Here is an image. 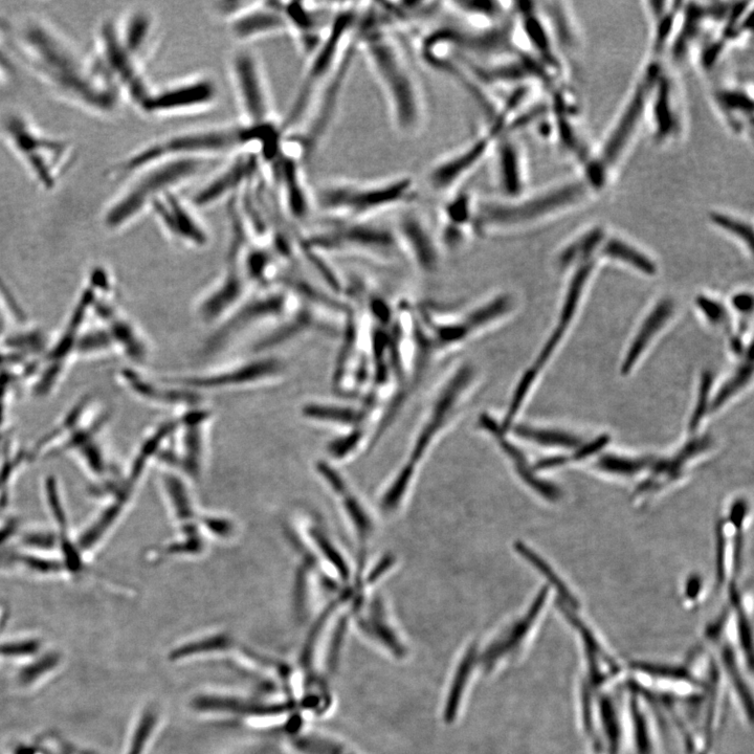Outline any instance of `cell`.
Here are the masks:
<instances>
[{
    "label": "cell",
    "instance_id": "1",
    "mask_svg": "<svg viewBox=\"0 0 754 754\" xmlns=\"http://www.w3.org/2000/svg\"><path fill=\"white\" fill-rule=\"evenodd\" d=\"M357 43L394 131L404 139L423 135L429 124V99L404 35L375 24L363 4Z\"/></svg>",
    "mask_w": 754,
    "mask_h": 754
},
{
    "label": "cell",
    "instance_id": "2",
    "mask_svg": "<svg viewBox=\"0 0 754 754\" xmlns=\"http://www.w3.org/2000/svg\"><path fill=\"white\" fill-rule=\"evenodd\" d=\"M240 151L257 153V131L237 124L207 126L171 133L142 146L128 155L112 170L116 180L147 166L168 161H214L230 158Z\"/></svg>",
    "mask_w": 754,
    "mask_h": 754
},
{
    "label": "cell",
    "instance_id": "3",
    "mask_svg": "<svg viewBox=\"0 0 754 754\" xmlns=\"http://www.w3.org/2000/svg\"><path fill=\"white\" fill-rule=\"evenodd\" d=\"M363 4H337L329 28L316 51L307 58V68L294 101L281 127L286 135L298 132L342 64L357 46Z\"/></svg>",
    "mask_w": 754,
    "mask_h": 754
},
{
    "label": "cell",
    "instance_id": "4",
    "mask_svg": "<svg viewBox=\"0 0 754 754\" xmlns=\"http://www.w3.org/2000/svg\"><path fill=\"white\" fill-rule=\"evenodd\" d=\"M419 195L415 177L399 173L383 179L328 181L315 192V204L329 219L373 220L414 206Z\"/></svg>",
    "mask_w": 754,
    "mask_h": 754
},
{
    "label": "cell",
    "instance_id": "5",
    "mask_svg": "<svg viewBox=\"0 0 754 754\" xmlns=\"http://www.w3.org/2000/svg\"><path fill=\"white\" fill-rule=\"evenodd\" d=\"M208 161L180 160L153 164L126 177L127 185L107 212V224L123 227L150 211L162 196L179 192L208 166Z\"/></svg>",
    "mask_w": 754,
    "mask_h": 754
},
{
    "label": "cell",
    "instance_id": "6",
    "mask_svg": "<svg viewBox=\"0 0 754 754\" xmlns=\"http://www.w3.org/2000/svg\"><path fill=\"white\" fill-rule=\"evenodd\" d=\"M482 384L481 371L470 361L455 363L443 374L432 392L407 468L414 471L415 464L425 456L434 441L471 404Z\"/></svg>",
    "mask_w": 754,
    "mask_h": 754
},
{
    "label": "cell",
    "instance_id": "7",
    "mask_svg": "<svg viewBox=\"0 0 754 754\" xmlns=\"http://www.w3.org/2000/svg\"><path fill=\"white\" fill-rule=\"evenodd\" d=\"M302 240L320 254L345 253L380 261L402 256L394 227L375 224L373 220L329 219L321 230Z\"/></svg>",
    "mask_w": 754,
    "mask_h": 754
},
{
    "label": "cell",
    "instance_id": "8",
    "mask_svg": "<svg viewBox=\"0 0 754 754\" xmlns=\"http://www.w3.org/2000/svg\"><path fill=\"white\" fill-rule=\"evenodd\" d=\"M507 131L510 130L504 123L484 122L467 143L443 154L429 166L424 176L428 190L443 197L468 185L470 177L490 160L497 140Z\"/></svg>",
    "mask_w": 754,
    "mask_h": 754
},
{
    "label": "cell",
    "instance_id": "9",
    "mask_svg": "<svg viewBox=\"0 0 754 754\" xmlns=\"http://www.w3.org/2000/svg\"><path fill=\"white\" fill-rule=\"evenodd\" d=\"M229 73L241 124L258 127L279 122L268 77L256 53L246 48L235 51L229 62Z\"/></svg>",
    "mask_w": 754,
    "mask_h": 754
},
{
    "label": "cell",
    "instance_id": "10",
    "mask_svg": "<svg viewBox=\"0 0 754 754\" xmlns=\"http://www.w3.org/2000/svg\"><path fill=\"white\" fill-rule=\"evenodd\" d=\"M290 302L291 295L285 290L269 291L243 301L230 315L216 324L199 354L206 359L218 356L252 327L282 319L290 313Z\"/></svg>",
    "mask_w": 754,
    "mask_h": 754
},
{
    "label": "cell",
    "instance_id": "11",
    "mask_svg": "<svg viewBox=\"0 0 754 754\" xmlns=\"http://www.w3.org/2000/svg\"><path fill=\"white\" fill-rule=\"evenodd\" d=\"M219 96L216 80L209 75L198 74L175 80L160 88L152 87L140 110L155 118L199 114L213 108Z\"/></svg>",
    "mask_w": 754,
    "mask_h": 754
},
{
    "label": "cell",
    "instance_id": "12",
    "mask_svg": "<svg viewBox=\"0 0 754 754\" xmlns=\"http://www.w3.org/2000/svg\"><path fill=\"white\" fill-rule=\"evenodd\" d=\"M262 166L257 153L237 152L191 194L188 202L195 210H205L233 199L256 182Z\"/></svg>",
    "mask_w": 754,
    "mask_h": 754
},
{
    "label": "cell",
    "instance_id": "13",
    "mask_svg": "<svg viewBox=\"0 0 754 754\" xmlns=\"http://www.w3.org/2000/svg\"><path fill=\"white\" fill-rule=\"evenodd\" d=\"M284 372L282 360L271 354H260L256 359L225 370L186 376L169 383L201 393L263 384L277 379Z\"/></svg>",
    "mask_w": 754,
    "mask_h": 754
},
{
    "label": "cell",
    "instance_id": "14",
    "mask_svg": "<svg viewBox=\"0 0 754 754\" xmlns=\"http://www.w3.org/2000/svg\"><path fill=\"white\" fill-rule=\"evenodd\" d=\"M479 196L465 185L443 196L437 210L436 235L443 252H456L477 238Z\"/></svg>",
    "mask_w": 754,
    "mask_h": 754
},
{
    "label": "cell",
    "instance_id": "15",
    "mask_svg": "<svg viewBox=\"0 0 754 754\" xmlns=\"http://www.w3.org/2000/svg\"><path fill=\"white\" fill-rule=\"evenodd\" d=\"M404 209L398 216L394 230L402 256L423 274H434L439 269L443 252L435 229L423 214L413 209Z\"/></svg>",
    "mask_w": 754,
    "mask_h": 754
},
{
    "label": "cell",
    "instance_id": "16",
    "mask_svg": "<svg viewBox=\"0 0 754 754\" xmlns=\"http://www.w3.org/2000/svg\"><path fill=\"white\" fill-rule=\"evenodd\" d=\"M303 163L284 143L282 152L268 165L283 208L296 221L306 220L316 207L315 192L306 182Z\"/></svg>",
    "mask_w": 754,
    "mask_h": 754
},
{
    "label": "cell",
    "instance_id": "17",
    "mask_svg": "<svg viewBox=\"0 0 754 754\" xmlns=\"http://www.w3.org/2000/svg\"><path fill=\"white\" fill-rule=\"evenodd\" d=\"M161 228L171 238L195 248L208 245L209 234L196 215V210L179 192L168 193L155 202L150 210Z\"/></svg>",
    "mask_w": 754,
    "mask_h": 754
},
{
    "label": "cell",
    "instance_id": "18",
    "mask_svg": "<svg viewBox=\"0 0 754 754\" xmlns=\"http://www.w3.org/2000/svg\"><path fill=\"white\" fill-rule=\"evenodd\" d=\"M492 180L500 199H515L524 194L526 167L522 146L515 131H507L497 140L490 160Z\"/></svg>",
    "mask_w": 754,
    "mask_h": 754
},
{
    "label": "cell",
    "instance_id": "19",
    "mask_svg": "<svg viewBox=\"0 0 754 754\" xmlns=\"http://www.w3.org/2000/svg\"><path fill=\"white\" fill-rule=\"evenodd\" d=\"M6 128L7 132L11 133L15 147L22 157L27 159L37 179L43 186L52 187L56 183L58 169L48 159L58 162V155L62 157L64 151L69 149L68 145L39 137L38 133L29 129L28 124L18 119L8 121Z\"/></svg>",
    "mask_w": 754,
    "mask_h": 754
},
{
    "label": "cell",
    "instance_id": "20",
    "mask_svg": "<svg viewBox=\"0 0 754 754\" xmlns=\"http://www.w3.org/2000/svg\"><path fill=\"white\" fill-rule=\"evenodd\" d=\"M548 592L547 587L543 588L527 613L494 640L480 656L476 655L474 648L470 649L465 655L469 661L473 663L478 660L477 663H480L486 671H492L501 664V661L512 658L520 652L541 615Z\"/></svg>",
    "mask_w": 754,
    "mask_h": 754
},
{
    "label": "cell",
    "instance_id": "21",
    "mask_svg": "<svg viewBox=\"0 0 754 754\" xmlns=\"http://www.w3.org/2000/svg\"><path fill=\"white\" fill-rule=\"evenodd\" d=\"M251 283L239 263L229 262L228 271L196 305V315L205 324L216 325L247 300Z\"/></svg>",
    "mask_w": 754,
    "mask_h": 754
},
{
    "label": "cell",
    "instance_id": "22",
    "mask_svg": "<svg viewBox=\"0 0 754 754\" xmlns=\"http://www.w3.org/2000/svg\"><path fill=\"white\" fill-rule=\"evenodd\" d=\"M322 318V310L302 303L282 318L278 326L257 341L253 347L256 354H269L276 348L312 332H324L337 336L341 329Z\"/></svg>",
    "mask_w": 754,
    "mask_h": 754
},
{
    "label": "cell",
    "instance_id": "23",
    "mask_svg": "<svg viewBox=\"0 0 754 754\" xmlns=\"http://www.w3.org/2000/svg\"><path fill=\"white\" fill-rule=\"evenodd\" d=\"M117 37L127 54L145 69L159 47L158 20L148 10L132 11L119 24L113 22Z\"/></svg>",
    "mask_w": 754,
    "mask_h": 754
},
{
    "label": "cell",
    "instance_id": "24",
    "mask_svg": "<svg viewBox=\"0 0 754 754\" xmlns=\"http://www.w3.org/2000/svg\"><path fill=\"white\" fill-rule=\"evenodd\" d=\"M232 37L240 43L288 34L281 3H255L228 22Z\"/></svg>",
    "mask_w": 754,
    "mask_h": 754
},
{
    "label": "cell",
    "instance_id": "25",
    "mask_svg": "<svg viewBox=\"0 0 754 754\" xmlns=\"http://www.w3.org/2000/svg\"><path fill=\"white\" fill-rule=\"evenodd\" d=\"M628 743L635 754H657L658 739L650 700L628 682L625 696Z\"/></svg>",
    "mask_w": 754,
    "mask_h": 754
},
{
    "label": "cell",
    "instance_id": "26",
    "mask_svg": "<svg viewBox=\"0 0 754 754\" xmlns=\"http://www.w3.org/2000/svg\"><path fill=\"white\" fill-rule=\"evenodd\" d=\"M593 265L594 262L591 259H588L582 262L580 268L576 270L575 274L573 275L570 286L568 288L558 326L556 329H554L553 334L541 350L535 363L529 367L538 374H540L544 366L547 364L548 360L552 356V353L558 347L565 334V331L571 323L575 315L576 308H578L579 306L585 283L590 277L593 270Z\"/></svg>",
    "mask_w": 754,
    "mask_h": 754
},
{
    "label": "cell",
    "instance_id": "27",
    "mask_svg": "<svg viewBox=\"0 0 754 754\" xmlns=\"http://www.w3.org/2000/svg\"><path fill=\"white\" fill-rule=\"evenodd\" d=\"M479 425L481 429L489 433L492 438L498 442L499 447L504 451L508 458L513 460L516 471L531 489H534L541 496L550 501H557L561 498V491L556 485L538 478L534 469L530 468L524 454L506 438V433L502 431L500 424L494 417L489 414H483L480 417Z\"/></svg>",
    "mask_w": 754,
    "mask_h": 754
},
{
    "label": "cell",
    "instance_id": "28",
    "mask_svg": "<svg viewBox=\"0 0 754 754\" xmlns=\"http://www.w3.org/2000/svg\"><path fill=\"white\" fill-rule=\"evenodd\" d=\"M459 22L475 28H490L501 24L510 15L513 8L493 0H452L442 3Z\"/></svg>",
    "mask_w": 754,
    "mask_h": 754
},
{
    "label": "cell",
    "instance_id": "29",
    "mask_svg": "<svg viewBox=\"0 0 754 754\" xmlns=\"http://www.w3.org/2000/svg\"><path fill=\"white\" fill-rule=\"evenodd\" d=\"M675 304L671 299L661 300L652 310L645 322L641 325L622 366V373L631 372L638 362L641 354L649 346L652 339L658 334L665 324L673 316Z\"/></svg>",
    "mask_w": 754,
    "mask_h": 754
},
{
    "label": "cell",
    "instance_id": "30",
    "mask_svg": "<svg viewBox=\"0 0 754 754\" xmlns=\"http://www.w3.org/2000/svg\"><path fill=\"white\" fill-rule=\"evenodd\" d=\"M712 442V438L708 435L696 438L687 443V445L670 460L658 462L653 470V475L639 487L638 493L652 491L659 485L677 479L687 461L691 460L699 453L706 451L712 446Z\"/></svg>",
    "mask_w": 754,
    "mask_h": 754
},
{
    "label": "cell",
    "instance_id": "31",
    "mask_svg": "<svg viewBox=\"0 0 754 754\" xmlns=\"http://www.w3.org/2000/svg\"><path fill=\"white\" fill-rule=\"evenodd\" d=\"M304 416L310 419L325 421V423L345 426H356L358 429L363 425L369 413L362 407L360 409L340 405L310 403L303 407Z\"/></svg>",
    "mask_w": 754,
    "mask_h": 754
},
{
    "label": "cell",
    "instance_id": "32",
    "mask_svg": "<svg viewBox=\"0 0 754 754\" xmlns=\"http://www.w3.org/2000/svg\"><path fill=\"white\" fill-rule=\"evenodd\" d=\"M321 470L332 487L343 496L347 513L352 519L354 526H356L361 540L365 541L371 534L372 524L364 508L359 500L348 492L345 483L337 474L332 472L328 467H324Z\"/></svg>",
    "mask_w": 754,
    "mask_h": 754
},
{
    "label": "cell",
    "instance_id": "33",
    "mask_svg": "<svg viewBox=\"0 0 754 754\" xmlns=\"http://www.w3.org/2000/svg\"><path fill=\"white\" fill-rule=\"evenodd\" d=\"M274 262L273 253L259 245H250L243 252L240 266L251 284H264L269 280Z\"/></svg>",
    "mask_w": 754,
    "mask_h": 754
},
{
    "label": "cell",
    "instance_id": "34",
    "mask_svg": "<svg viewBox=\"0 0 754 754\" xmlns=\"http://www.w3.org/2000/svg\"><path fill=\"white\" fill-rule=\"evenodd\" d=\"M512 429L519 437L544 447L579 449L582 446L580 438L562 431L535 429L529 426H516Z\"/></svg>",
    "mask_w": 754,
    "mask_h": 754
},
{
    "label": "cell",
    "instance_id": "35",
    "mask_svg": "<svg viewBox=\"0 0 754 754\" xmlns=\"http://www.w3.org/2000/svg\"><path fill=\"white\" fill-rule=\"evenodd\" d=\"M516 549L519 554L532 566H534L541 574L545 576V578L550 582V584L553 585V587H556L557 591L560 593V596L562 598V602L568 606L569 608L573 610L579 609L578 601L575 600L574 596L571 594V592L568 590L566 585L560 580L559 576L556 572H554L549 565L544 562L538 554H536L535 551H532L530 548L525 546L523 543H517Z\"/></svg>",
    "mask_w": 754,
    "mask_h": 754
},
{
    "label": "cell",
    "instance_id": "36",
    "mask_svg": "<svg viewBox=\"0 0 754 754\" xmlns=\"http://www.w3.org/2000/svg\"><path fill=\"white\" fill-rule=\"evenodd\" d=\"M603 253L608 257L630 264L643 274L654 275L656 273V265L650 258L626 245L622 240L612 239L607 242Z\"/></svg>",
    "mask_w": 754,
    "mask_h": 754
},
{
    "label": "cell",
    "instance_id": "37",
    "mask_svg": "<svg viewBox=\"0 0 754 754\" xmlns=\"http://www.w3.org/2000/svg\"><path fill=\"white\" fill-rule=\"evenodd\" d=\"M752 353L750 354L748 360L744 362L739 369L730 376V379H728L723 386L719 389L717 392V395L713 399V403L711 404V407H709V410L712 412L717 411L720 409L731 397L735 396L738 392H740L746 385L750 382L752 373H753V366H752Z\"/></svg>",
    "mask_w": 754,
    "mask_h": 754
},
{
    "label": "cell",
    "instance_id": "38",
    "mask_svg": "<svg viewBox=\"0 0 754 754\" xmlns=\"http://www.w3.org/2000/svg\"><path fill=\"white\" fill-rule=\"evenodd\" d=\"M648 458H627L617 455H604L596 462V468L603 472L620 476H634L652 463Z\"/></svg>",
    "mask_w": 754,
    "mask_h": 754
},
{
    "label": "cell",
    "instance_id": "39",
    "mask_svg": "<svg viewBox=\"0 0 754 754\" xmlns=\"http://www.w3.org/2000/svg\"><path fill=\"white\" fill-rule=\"evenodd\" d=\"M603 238V234L601 231H594L588 236L584 237L581 241L574 243V245L570 246L568 249L564 251V253L559 258V265L561 269L568 268L569 265L573 264L575 261L578 260H588L590 259L591 254L598 246V243L601 242Z\"/></svg>",
    "mask_w": 754,
    "mask_h": 754
},
{
    "label": "cell",
    "instance_id": "40",
    "mask_svg": "<svg viewBox=\"0 0 754 754\" xmlns=\"http://www.w3.org/2000/svg\"><path fill=\"white\" fill-rule=\"evenodd\" d=\"M231 646V641L226 636H215L208 639L190 643L186 647L175 650L171 657L181 659L198 653L226 650Z\"/></svg>",
    "mask_w": 754,
    "mask_h": 754
},
{
    "label": "cell",
    "instance_id": "41",
    "mask_svg": "<svg viewBox=\"0 0 754 754\" xmlns=\"http://www.w3.org/2000/svg\"><path fill=\"white\" fill-rule=\"evenodd\" d=\"M714 376L711 371H705L702 373L701 382L698 392V401L695 411L691 418L690 429L696 431L701 424L703 417L705 416L709 406V396L713 388Z\"/></svg>",
    "mask_w": 754,
    "mask_h": 754
},
{
    "label": "cell",
    "instance_id": "42",
    "mask_svg": "<svg viewBox=\"0 0 754 754\" xmlns=\"http://www.w3.org/2000/svg\"><path fill=\"white\" fill-rule=\"evenodd\" d=\"M157 723L158 717L153 711L144 714L137 727L128 754H142Z\"/></svg>",
    "mask_w": 754,
    "mask_h": 754
},
{
    "label": "cell",
    "instance_id": "43",
    "mask_svg": "<svg viewBox=\"0 0 754 754\" xmlns=\"http://www.w3.org/2000/svg\"><path fill=\"white\" fill-rule=\"evenodd\" d=\"M697 304L709 322L716 325H722L727 329L730 328V317L728 316L726 308L721 303L700 296L697 299Z\"/></svg>",
    "mask_w": 754,
    "mask_h": 754
},
{
    "label": "cell",
    "instance_id": "44",
    "mask_svg": "<svg viewBox=\"0 0 754 754\" xmlns=\"http://www.w3.org/2000/svg\"><path fill=\"white\" fill-rule=\"evenodd\" d=\"M314 538L318 546L321 548L324 556L330 561L332 565H334L338 569L341 578H343V580L345 581L348 580L349 569L345 564L343 558L340 556L339 551L334 547V545H332V543L329 542V540L323 534H321L320 531L314 532Z\"/></svg>",
    "mask_w": 754,
    "mask_h": 754
},
{
    "label": "cell",
    "instance_id": "45",
    "mask_svg": "<svg viewBox=\"0 0 754 754\" xmlns=\"http://www.w3.org/2000/svg\"><path fill=\"white\" fill-rule=\"evenodd\" d=\"M167 486L169 487L171 499L179 517L189 518L191 516V507L183 484L179 480L170 477L167 480Z\"/></svg>",
    "mask_w": 754,
    "mask_h": 754
},
{
    "label": "cell",
    "instance_id": "46",
    "mask_svg": "<svg viewBox=\"0 0 754 754\" xmlns=\"http://www.w3.org/2000/svg\"><path fill=\"white\" fill-rule=\"evenodd\" d=\"M713 218L717 225L739 236L743 241L747 243L750 251L753 250V233L750 227L740 223V221L731 219L723 215H714Z\"/></svg>",
    "mask_w": 754,
    "mask_h": 754
},
{
    "label": "cell",
    "instance_id": "47",
    "mask_svg": "<svg viewBox=\"0 0 754 754\" xmlns=\"http://www.w3.org/2000/svg\"><path fill=\"white\" fill-rule=\"evenodd\" d=\"M362 438L363 432L361 431V429H357L346 437L332 442L330 445V452L336 457H344L349 454V452L357 448L358 443L362 440Z\"/></svg>",
    "mask_w": 754,
    "mask_h": 754
},
{
    "label": "cell",
    "instance_id": "48",
    "mask_svg": "<svg viewBox=\"0 0 754 754\" xmlns=\"http://www.w3.org/2000/svg\"><path fill=\"white\" fill-rule=\"evenodd\" d=\"M725 547L724 523H720L717 541V581L719 586L725 581Z\"/></svg>",
    "mask_w": 754,
    "mask_h": 754
},
{
    "label": "cell",
    "instance_id": "49",
    "mask_svg": "<svg viewBox=\"0 0 754 754\" xmlns=\"http://www.w3.org/2000/svg\"><path fill=\"white\" fill-rule=\"evenodd\" d=\"M609 441L610 437L608 435H602L587 443V445H582L574 455L575 460H583L602 451L608 445Z\"/></svg>",
    "mask_w": 754,
    "mask_h": 754
},
{
    "label": "cell",
    "instance_id": "50",
    "mask_svg": "<svg viewBox=\"0 0 754 754\" xmlns=\"http://www.w3.org/2000/svg\"><path fill=\"white\" fill-rule=\"evenodd\" d=\"M733 305L737 312L742 314H751L753 308V297L750 294H739L734 297Z\"/></svg>",
    "mask_w": 754,
    "mask_h": 754
},
{
    "label": "cell",
    "instance_id": "51",
    "mask_svg": "<svg viewBox=\"0 0 754 754\" xmlns=\"http://www.w3.org/2000/svg\"><path fill=\"white\" fill-rule=\"evenodd\" d=\"M701 587L702 582L699 576H692V578L686 583V596L689 597L692 601L697 600V597L699 596V593L701 591Z\"/></svg>",
    "mask_w": 754,
    "mask_h": 754
},
{
    "label": "cell",
    "instance_id": "52",
    "mask_svg": "<svg viewBox=\"0 0 754 754\" xmlns=\"http://www.w3.org/2000/svg\"><path fill=\"white\" fill-rule=\"evenodd\" d=\"M566 462H568V458L564 456L542 459L536 464V470L537 469L546 470V469L557 468V467H560V465L565 464Z\"/></svg>",
    "mask_w": 754,
    "mask_h": 754
},
{
    "label": "cell",
    "instance_id": "53",
    "mask_svg": "<svg viewBox=\"0 0 754 754\" xmlns=\"http://www.w3.org/2000/svg\"><path fill=\"white\" fill-rule=\"evenodd\" d=\"M392 563H393V559H392V558H389V557H387V558H386L385 560H383V561H382V562H381V563L379 564V566H376V567H375V568L373 569V571L371 572V574H370V576H369V579H370V580H369V582H370V583H372V582H374L375 580L379 579V578H380V576H381V575H382V574H383V573H384V572H385L386 570H388V569L390 568V566L392 565Z\"/></svg>",
    "mask_w": 754,
    "mask_h": 754
},
{
    "label": "cell",
    "instance_id": "54",
    "mask_svg": "<svg viewBox=\"0 0 754 754\" xmlns=\"http://www.w3.org/2000/svg\"><path fill=\"white\" fill-rule=\"evenodd\" d=\"M731 343H733V345L731 346H733V349L736 353H741L743 351L744 346H743L742 341L739 338H735L733 342Z\"/></svg>",
    "mask_w": 754,
    "mask_h": 754
}]
</instances>
